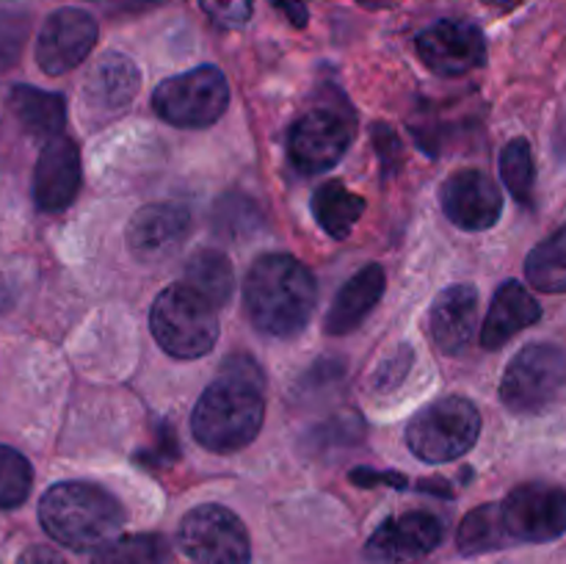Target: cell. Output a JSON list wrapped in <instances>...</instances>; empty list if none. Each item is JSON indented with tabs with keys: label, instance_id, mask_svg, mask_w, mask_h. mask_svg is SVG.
Wrapping results in <instances>:
<instances>
[{
	"label": "cell",
	"instance_id": "obj_23",
	"mask_svg": "<svg viewBox=\"0 0 566 564\" xmlns=\"http://www.w3.org/2000/svg\"><path fill=\"white\" fill-rule=\"evenodd\" d=\"M525 276L536 291L566 293V224L531 249Z\"/></svg>",
	"mask_w": 566,
	"mask_h": 564
},
{
	"label": "cell",
	"instance_id": "obj_15",
	"mask_svg": "<svg viewBox=\"0 0 566 564\" xmlns=\"http://www.w3.org/2000/svg\"><path fill=\"white\" fill-rule=\"evenodd\" d=\"M440 205L453 224L468 232H481L501 219L503 194L484 171L459 169L442 182Z\"/></svg>",
	"mask_w": 566,
	"mask_h": 564
},
{
	"label": "cell",
	"instance_id": "obj_31",
	"mask_svg": "<svg viewBox=\"0 0 566 564\" xmlns=\"http://www.w3.org/2000/svg\"><path fill=\"white\" fill-rule=\"evenodd\" d=\"M412 363H415L412 348L401 346L398 352H392L390 357L379 365V368H376L374 385L379 387V390H392V387L401 385L403 376H407L409 368H412Z\"/></svg>",
	"mask_w": 566,
	"mask_h": 564
},
{
	"label": "cell",
	"instance_id": "obj_33",
	"mask_svg": "<svg viewBox=\"0 0 566 564\" xmlns=\"http://www.w3.org/2000/svg\"><path fill=\"white\" fill-rule=\"evenodd\" d=\"M99 9H105L108 14H136V11H147L160 6L164 0H92Z\"/></svg>",
	"mask_w": 566,
	"mask_h": 564
},
{
	"label": "cell",
	"instance_id": "obj_35",
	"mask_svg": "<svg viewBox=\"0 0 566 564\" xmlns=\"http://www.w3.org/2000/svg\"><path fill=\"white\" fill-rule=\"evenodd\" d=\"M17 564H66V558L61 553H55L53 547H44V545H33L28 547L25 553L20 556Z\"/></svg>",
	"mask_w": 566,
	"mask_h": 564
},
{
	"label": "cell",
	"instance_id": "obj_9",
	"mask_svg": "<svg viewBox=\"0 0 566 564\" xmlns=\"http://www.w3.org/2000/svg\"><path fill=\"white\" fill-rule=\"evenodd\" d=\"M182 553L197 564H249L247 525L235 512L219 503H202L180 520L177 531Z\"/></svg>",
	"mask_w": 566,
	"mask_h": 564
},
{
	"label": "cell",
	"instance_id": "obj_19",
	"mask_svg": "<svg viewBox=\"0 0 566 564\" xmlns=\"http://www.w3.org/2000/svg\"><path fill=\"white\" fill-rule=\"evenodd\" d=\"M387 276L385 269L376 263L359 269L346 285L337 291L335 302H332L329 313H326L324 330L326 335H348V332L357 330L370 313H374L376 304L385 296Z\"/></svg>",
	"mask_w": 566,
	"mask_h": 564
},
{
	"label": "cell",
	"instance_id": "obj_4",
	"mask_svg": "<svg viewBox=\"0 0 566 564\" xmlns=\"http://www.w3.org/2000/svg\"><path fill=\"white\" fill-rule=\"evenodd\" d=\"M149 330L166 354L177 359H197L210 354L219 341V313L197 288L177 282L155 299Z\"/></svg>",
	"mask_w": 566,
	"mask_h": 564
},
{
	"label": "cell",
	"instance_id": "obj_6",
	"mask_svg": "<svg viewBox=\"0 0 566 564\" xmlns=\"http://www.w3.org/2000/svg\"><path fill=\"white\" fill-rule=\"evenodd\" d=\"M230 105V83L219 66H197L166 77L153 92V111L175 127H210Z\"/></svg>",
	"mask_w": 566,
	"mask_h": 564
},
{
	"label": "cell",
	"instance_id": "obj_17",
	"mask_svg": "<svg viewBox=\"0 0 566 564\" xmlns=\"http://www.w3.org/2000/svg\"><path fill=\"white\" fill-rule=\"evenodd\" d=\"M81 191V149L70 136L50 138L33 169V202L39 210L59 213Z\"/></svg>",
	"mask_w": 566,
	"mask_h": 564
},
{
	"label": "cell",
	"instance_id": "obj_18",
	"mask_svg": "<svg viewBox=\"0 0 566 564\" xmlns=\"http://www.w3.org/2000/svg\"><path fill=\"white\" fill-rule=\"evenodd\" d=\"M431 337L437 348L448 357H457L473 341L475 326H479V291L468 282L446 288L434 299L429 313Z\"/></svg>",
	"mask_w": 566,
	"mask_h": 564
},
{
	"label": "cell",
	"instance_id": "obj_25",
	"mask_svg": "<svg viewBox=\"0 0 566 564\" xmlns=\"http://www.w3.org/2000/svg\"><path fill=\"white\" fill-rule=\"evenodd\" d=\"M509 545V534L503 529L501 503H486V506L473 509L459 525V551L475 556L484 551H497Z\"/></svg>",
	"mask_w": 566,
	"mask_h": 564
},
{
	"label": "cell",
	"instance_id": "obj_34",
	"mask_svg": "<svg viewBox=\"0 0 566 564\" xmlns=\"http://www.w3.org/2000/svg\"><path fill=\"white\" fill-rule=\"evenodd\" d=\"M271 3H274L276 9H280L282 14H285L287 20H291L296 28L307 25V20H310L307 3H310V0H271Z\"/></svg>",
	"mask_w": 566,
	"mask_h": 564
},
{
	"label": "cell",
	"instance_id": "obj_32",
	"mask_svg": "<svg viewBox=\"0 0 566 564\" xmlns=\"http://www.w3.org/2000/svg\"><path fill=\"white\" fill-rule=\"evenodd\" d=\"M348 479L359 487H376V484H387V487H407V476L401 473H379V470H368V468H357L348 473Z\"/></svg>",
	"mask_w": 566,
	"mask_h": 564
},
{
	"label": "cell",
	"instance_id": "obj_21",
	"mask_svg": "<svg viewBox=\"0 0 566 564\" xmlns=\"http://www.w3.org/2000/svg\"><path fill=\"white\" fill-rule=\"evenodd\" d=\"M9 108L22 125V130L44 144L55 136H64L66 103L61 94L44 92L33 86H14L9 94Z\"/></svg>",
	"mask_w": 566,
	"mask_h": 564
},
{
	"label": "cell",
	"instance_id": "obj_29",
	"mask_svg": "<svg viewBox=\"0 0 566 564\" xmlns=\"http://www.w3.org/2000/svg\"><path fill=\"white\" fill-rule=\"evenodd\" d=\"M28 33V14L17 9H0V70L14 64Z\"/></svg>",
	"mask_w": 566,
	"mask_h": 564
},
{
	"label": "cell",
	"instance_id": "obj_26",
	"mask_svg": "<svg viewBox=\"0 0 566 564\" xmlns=\"http://www.w3.org/2000/svg\"><path fill=\"white\" fill-rule=\"evenodd\" d=\"M169 547L155 534H136L111 540L94 553L92 564H166Z\"/></svg>",
	"mask_w": 566,
	"mask_h": 564
},
{
	"label": "cell",
	"instance_id": "obj_2",
	"mask_svg": "<svg viewBox=\"0 0 566 564\" xmlns=\"http://www.w3.org/2000/svg\"><path fill=\"white\" fill-rule=\"evenodd\" d=\"M243 302L252 324L271 337H296L313 318L318 285L293 254H263L243 282Z\"/></svg>",
	"mask_w": 566,
	"mask_h": 564
},
{
	"label": "cell",
	"instance_id": "obj_5",
	"mask_svg": "<svg viewBox=\"0 0 566 564\" xmlns=\"http://www.w3.org/2000/svg\"><path fill=\"white\" fill-rule=\"evenodd\" d=\"M479 435L481 415L475 404L462 396H446L415 415L407 429V442L415 457L440 464L464 457Z\"/></svg>",
	"mask_w": 566,
	"mask_h": 564
},
{
	"label": "cell",
	"instance_id": "obj_28",
	"mask_svg": "<svg viewBox=\"0 0 566 564\" xmlns=\"http://www.w3.org/2000/svg\"><path fill=\"white\" fill-rule=\"evenodd\" d=\"M33 487V468L17 448L0 446V509L25 503Z\"/></svg>",
	"mask_w": 566,
	"mask_h": 564
},
{
	"label": "cell",
	"instance_id": "obj_14",
	"mask_svg": "<svg viewBox=\"0 0 566 564\" xmlns=\"http://www.w3.org/2000/svg\"><path fill=\"white\" fill-rule=\"evenodd\" d=\"M138 86H142V75H138L136 61L127 59L125 53H108L99 55L86 72L83 81V114L97 125V122L114 119L127 105L136 100Z\"/></svg>",
	"mask_w": 566,
	"mask_h": 564
},
{
	"label": "cell",
	"instance_id": "obj_8",
	"mask_svg": "<svg viewBox=\"0 0 566 564\" xmlns=\"http://www.w3.org/2000/svg\"><path fill=\"white\" fill-rule=\"evenodd\" d=\"M354 138V116L346 105H318L293 122L287 133V158L302 175H318L340 164Z\"/></svg>",
	"mask_w": 566,
	"mask_h": 564
},
{
	"label": "cell",
	"instance_id": "obj_36",
	"mask_svg": "<svg viewBox=\"0 0 566 564\" xmlns=\"http://www.w3.org/2000/svg\"><path fill=\"white\" fill-rule=\"evenodd\" d=\"M486 6H492V9H501V11H509V9H517L523 0H484Z\"/></svg>",
	"mask_w": 566,
	"mask_h": 564
},
{
	"label": "cell",
	"instance_id": "obj_11",
	"mask_svg": "<svg viewBox=\"0 0 566 564\" xmlns=\"http://www.w3.org/2000/svg\"><path fill=\"white\" fill-rule=\"evenodd\" d=\"M418 55L442 77H462L486 61V39L468 20H440L415 39Z\"/></svg>",
	"mask_w": 566,
	"mask_h": 564
},
{
	"label": "cell",
	"instance_id": "obj_13",
	"mask_svg": "<svg viewBox=\"0 0 566 564\" xmlns=\"http://www.w3.org/2000/svg\"><path fill=\"white\" fill-rule=\"evenodd\" d=\"M446 525L431 512H407L385 520L365 545V556L376 564H412L440 547Z\"/></svg>",
	"mask_w": 566,
	"mask_h": 564
},
{
	"label": "cell",
	"instance_id": "obj_20",
	"mask_svg": "<svg viewBox=\"0 0 566 564\" xmlns=\"http://www.w3.org/2000/svg\"><path fill=\"white\" fill-rule=\"evenodd\" d=\"M539 318V302H536L520 282H503V285L497 288L495 299H492L484 326H481V346L490 348V352H497V348L506 346L517 332L536 324Z\"/></svg>",
	"mask_w": 566,
	"mask_h": 564
},
{
	"label": "cell",
	"instance_id": "obj_10",
	"mask_svg": "<svg viewBox=\"0 0 566 564\" xmlns=\"http://www.w3.org/2000/svg\"><path fill=\"white\" fill-rule=\"evenodd\" d=\"M509 542H551L566 531V490L545 481H528L501 503Z\"/></svg>",
	"mask_w": 566,
	"mask_h": 564
},
{
	"label": "cell",
	"instance_id": "obj_3",
	"mask_svg": "<svg viewBox=\"0 0 566 564\" xmlns=\"http://www.w3.org/2000/svg\"><path fill=\"white\" fill-rule=\"evenodd\" d=\"M39 523L59 545L72 551H92L114 540L125 525V509L92 481H61L42 495Z\"/></svg>",
	"mask_w": 566,
	"mask_h": 564
},
{
	"label": "cell",
	"instance_id": "obj_1",
	"mask_svg": "<svg viewBox=\"0 0 566 564\" xmlns=\"http://www.w3.org/2000/svg\"><path fill=\"white\" fill-rule=\"evenodd\" d=\"M263 374L249 357L227 359L224 374L199 396L191 415L197 442L216 453L247 448L263 429Z\"/></svg>",
	"mask_w": 566,
	"mask_h": 564
},
{
	"label": "cell",
	"instance_id": "obj_27",
	"mask_svg": "<svg viewBox=\"0 0 566 564\" xmlns=\"http://www.w3.org/2000/svg\"><path fill=\"white\" fill-rule=\"evenodd\" d=\"M501 175L506 182L509 194H512L517 202L528 205L534 197V182H536V166H534V153H531V144L525 138H514L503 147L501 153Z\"/></svg>",
	"mask_w": 566,
	"mask_h": 564
},
{
	"label": "cell",
	"instance_id": "obj_22",
	"mask_svg": "<svg viewBox=\"0 0 566 564\" xmlns=\"http://www.w3.org/2000/svg\"><path fill=\"white\" fill-rule=\"evenodd\" d=\"M365 213V199L359 194L348 191L340 180H329L315 188L313 194V216L321 230L332 238H348L357 221Z\"/></svg>",
	"mask_w": 566,
	"mask_h": 564
},
{
	"label": "cell",
	"instance_id": "obj_16",
	"mask_svg": "<svg viewBox=\"0 0 566 564\" xmlns=\"http://www.w3.org/2000/svg\"><path fill=\"white\" fill-rule=\"evenodd\" d=\"M191 236V210L180 202H153L127 224V247L138 260H164Z\"/></svg>",
	"mask_w": 566,
	"mask_h": 564
},
{
	"label": "cell",
	"instance_id": "obj_12",
	"mask_svg": "<svg viewBox=\"0 0 566 564\" xmlns=\"http://www.w3.org/2000/svg\"><path fill=\"white\" fill-rule=\"evenodd\" d=\"M97 44V20L83 9H59L44 20L36 39V64L44 75H64L81 66Z\"/></svg>",
	"mask_w": 566,
	"mask_h": 564
},
{
	"label": "cell",
	"instance_id": "obj_24",
	"mask_svg": "<svg viewBox=\"0 0 566 564\" xmlns=\"http://www.w3.org/2000/svg\"><path fill=\"white\" fill-rule=\"evenodd\" d=\"M188 285L197 288L213 304H227L235 291V271L219 249H199L186 265Z\"/></svg>",
	"mask_w": 566,
	"mask_h": 564
},
{
	"label": "cell",
	"instance_id": "obj_30",
	"mask_svg": "<svg viewBox=\"0 0 566 564\" xmlns=\"http://www.w3.org/2000/svg\"><path fill=\"white\" fill-rule=\"evenodd\" d=\"M205 14L224 28H241L252 20V0H199Z\"/></svg>",
	"mask_w": 566,
	"mask_h": 564
},
{
	"label": "cell",
	"instance_id": "obj_37",
	"mask_svg": "<svg viewBox=\"0 0 566 564\" xmlns=\"http://www.w3.org/2000/svg\"><path fill=\"white\" fill-rule=\"evenodd\" d=\"M357 3L368 6V9H385V6H392L396 0H357Z\"/></svg>",
	"mask_w": 566,
	"mask_h": 564
},
{
	"label": "cell",
	"instance_id": "obj_7",
	"mask_svg": "<svg viewBox=\"0 0 566 564\" xmlns=\"http://www.w3.org/2000/svg\"><path fill=\"white\" fill-rule=\"evenodd\" d=\"M566 387V348L531 343L509 363L501 379V398L512 412L536 415L551 407Z\"/></svg>",
	"mask_w": 566,
	"mask_h": 564
}]
</instances>
